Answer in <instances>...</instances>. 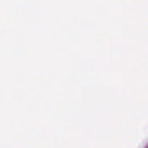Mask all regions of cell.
I'll return each mask as SVG.
<instances>
[{"label":"cell","mask_w":148,"mask_h":148,"mask_svg":"<svg viewBox=\"0 0 148 148\" xmlns=\"http://www.w3.org/2000/svg\"><path fill=\"white\" fill-rule=\"evenodd\" d=\"M146 148H148V145H147V147H146Z\"/></svg>","instance_id":"cell-1"}]
</instances>
